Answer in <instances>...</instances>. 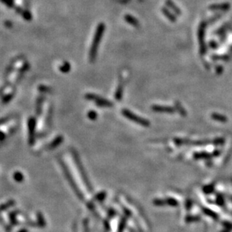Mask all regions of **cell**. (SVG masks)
<instances>
[{
    "label": "cell",
    "mask_w": 232,
    "mask_h": 232,
    "mask_svg": "<svg viewBox=\"0 0 232 232\" xmlns=\"http://www.w3.org/2000/svg\"><path fill=\"white\" fill-rule=\"evenodd\" d=\"M104 29H105V25H104L103 23H100V24H99L98 27H97V32H96L94 41H93L92 47H91V50L90 58L91 61L94 60V59H95L96 54H97V47H98V44H100V40H101L102 36H103Z\"/></svg>",
    "instance_id": "1"
},
{
    "label": "cell",
    "mask_w": 232,
    "mask_h": 232,
    "mask_svg": "<svg viewBox=\"0 0 232 232\" xmlns=\"http://www.w3.org/2000/svg\"><path fill=\"white\" fill-rule=\"evenodd\" d=\"M152 109L155 110V111H160V112H173V109L169 107H162V106H154L152 108Z\"/></svg>",
    "instance_id": "4"
},
{
    "label": "cell",
    "mask_w": 232,
    "mask_h": 232,
    "mask_svg": "<svg viewBox=\"0 0 232 232\" xmlns=\"http://www.w3.org/2000/svg\"><path fill=\"white\" fill-rule=\"evenodd\" d=\"M125 19L127 20V21H128L130 23H131V24L134 25V26H137L138 25V21H137V20H136L135 18H134L133 17H131V16H128L127 15L126 16Z\"/></svg>",
    "instance_id": "6"
},
{
    "label": "cell",
    "mask_w": 232,
    "mask_h": 232,
    "mask_svg": "<svg viewBox=\"0 0 232 232\" xmlns=\"http://www.w3.org/2000/svg\"><path fill=\"white\" fill-rule=\"evenodd\" d=\"M122 113L126 117H127L128 119H130V120L134 121V122L139 123V124H141L142 126H148L149 125V123L145 119H142V118H140V116H137V115L134 114L132 112H130V110H123Z\"/></svg>",
    "instance_id": "2"
},
{
    "label": "cell",
    "mask_w": 232,
    "mask_h": 232,
    "mask_svg": "<svg viewBox=\"0 0 232 232\" xmlns=\"http://www.w3.org/2000/svg\"><path fill=\"white\" fill-rule=\"evenodd\" d=\"M209 156L207 153H201L198 156H197V158H209Z\"/></svg>",
    "instance_id": "8"
},
{
    "label": "cell",
    "mask_w": 232,
    "mask_h": 232,
    "mask_svg": "<svg viewBox=\"0 0 232 232\" xmlns=\"http://www.w3.org/2000/svg\"><path fill=\"white\" fill-rule=\"evenodd\" d=\"M212 117L213 118L216 120L220 121V122H226L227 119L225 116H222V115H218V114H212Z\"/></svg>",
    "instance_id": "5"
},
{
    "label": "cell",
    "mask_w": 232,
    "mask_h": 232,
    "mask_svg": "<svg viewBox=\"0 0 232 232\" xmlns=\"http://www.w3.org/2000/svg\"><path fill=\"white\" fill-rule=\"evenodd\" d=\"M204 212H205L207 214V215L210 216L211 217H212V218H214V219H216L217 218L216 213H214L213 211L209 210V209H204Z\"/></svg>",
    "instance_id": "7"
},
{
    "label": "cell",
    "mask_w": 232,
    "mask_h": 232,
    "mask_svg": "<svg viewBox=\"0 0 232 232\" xmlns=\"http://www.w3.org/2000/svg\"><path fill=\"white\" fill-rule=\"evenodd\" d=\"M87 98L94 100V102L97 104V105H100V106H112V104L110 102H109V101L100 98V97L95 96V95H88Z\"/></svg>",
    "instance_id": "3"
}]
</instances>
